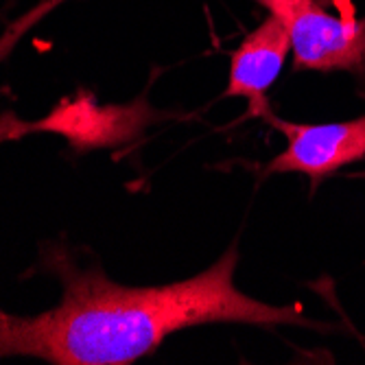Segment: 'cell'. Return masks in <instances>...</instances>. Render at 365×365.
Masks as SVG:
<instances>
[{"instance_id": "cell-1", "label": "cell", "mask_w": 365, "mask_h": 365, "mask_svg": "<svg viewBox=\"0 0 365 365\" xmlns=\"http://www.w3.org/2000/svg\"><path fill=\"white\" fill-rule=\"evenodd\" d=\"M42 264L61 282V300L38 315L0 311V359L33 356L57 365H129L155 352L173 333L206 324L300 326L333 330L302 313L300 304H267L235 282L239 250L192 278L158 287H127L94 267H81L55 243Z\"/></svg>"}, {"instance_id": "cell-2", "label": "cell", "mask_w": 365, "mask_h": 365, "mask_svg": "<svg viewBox=\"0 0 365 365\" xmlns=\"http://www.w3.org/2000/svg\"><path fill=\"white\" fill-rule=\"evenodd\" d=\"M291 36L297 71L365 77V16H335L315 0H256Z\"/></svg>"}, {"instance_id": "cell-3", "label": "cell", "mask_w": 365, "mask_h": 365, "mask_svg": "<svg viewBox=\"0 0 365 365\" xmlns=\"http://www.w3.org/2000/svg\"><path fill=\"white\" fill-rule=\"evenodd\" d=\"M164 118L145 96L125 106H103L90 92L66 96L44 118L26 123V136L33 131L66 138L73 151L86 153L118 147L136 140L155 120Z\"/></svg>"}, {"instance_id": "cell-4", "label": "cell", "mask_w": 365, "mask_h": 365, "mask_svg": "<svg viewBox=\"0 0 365 365\" xmlns=\"http://www.w3.org/2000/svg\"><path fill=\"white\" fill-rule=\"evenodd\" d=\"M262 120L287 138L284 151L267 164L264 173H300L315 188L348 164L365 160V114L341 123L307 125L282 120L269 112Z\"/></svg>"}, {"instance_id": "cell-5", "label": "cell", "mask_w": 365, "mask_h": 365, "mask_svg": "<svg viewBox=\"0 0 365 365\" xmlns=\"http://www.w3.org/2000/svg\"><path fill=\"white\" fill-rule=\"evenodd\" d=\"M291 53V36L287 26L267 16L254 31H250L230 57V77L223 92L225 98H245L247 116L264 118L272 108L267 92L278 81L287 57Z\"/></svg>"}, {"instance_id": "cell-6", "label": "cell", "mask_w": 365, "mask_h": 365, "mask_svg": "<svg viewBox=\"0 0 365 365\" xmlns=\"http://www.w3.org/2000/svg\"><path fill=\"white\" fill-rule=\"evenodd\" d=\"M26 120L14 116V114H5L0 116V143H7V140H18L22 136H26V129H24Z\"/></svg>"}, {"instance_id": "cell-7", "label": "cell", "mask_w": 365, "mask_h": 365, "mask_svg": "<svg viewBox=\"0 0 365 365\" xmlns=\"http://www.w3.org/2000/svg\"><path fill=\"white\" fill-rule=\"evenodd\" d=\"M7 42H9V40H7V38H5V40H3V42H0V53H5V48H7V46H5V44H7Z\"/></svg>"}, {"instance_id": "cell-8", "label": "cell", "mask_w": 365, "mask_h": 365, "mask_svg": "<svg viewBox=\"0 0 365 365\" xmlns=\"http://www.w3.org/2000/svg\"><path fill=\"white\" fill-rule=\"evenodd\" d=\"M354 178H361V180H365V171H361V173H354Z\"/></svg>"}]
</instances>
